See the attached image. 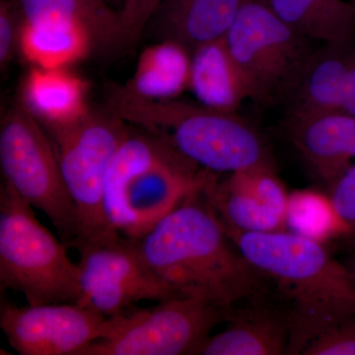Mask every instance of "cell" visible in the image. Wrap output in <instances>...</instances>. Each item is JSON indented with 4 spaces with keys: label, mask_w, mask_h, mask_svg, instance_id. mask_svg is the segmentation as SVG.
Returning <instances> with one entry per match:
<instances>
[{
    "label": "cell",
    "mask_w": 355,
    "mask_h": 355,
    "mask_svg": "<svg viewBox=\"0 0 355 355\" xmlns=\"http://www.w3.org/2000/svg\"><path fill=\"white\" fill-rule=\"evenodd\" d=\"M0 165L4 183L48 217L69 248L79 234L76 207L64 183L55 146L36 116L14 109L0 128Z\"/></svg>",
    "instance_id": "cell-7"
},
{
    "label": "cell",
    "mask_w": 355,
    "mask_h": 355,
    "mask_svg": "<svg viewBox=\"0 0 355 355\" xmlns=\"http://www.w3.org/2000/svg\"><path fill=\"white\" fill-rule=\"evenodd\" d=\"M14 40L13 18L7 6L0 10V62L6 64L10 58Z\"/></svg>",
    "instance_id": "cell-28"
},
{
    "label": "cell",
    "mask_w": 355,
    "mask_h": 355,
    "mask_svg": "<svg viewBox=\"0 0 355 355\" xmlns=\"http://www.w3.org/2000/svg\"><path fill=\"white\" fill-rule=\"evenodd\" d=\"M189 89L198 103L220 111L236 112L249 99L246 83L224 38L193 51Z\"/></svg>",
    "instance_id": "cell-18"
},
{
    "label": "cell",
    "mask_w": 355,
    "mask_h": 355,
    "mask_svg": "<svg viewBox=\"0 0 355 355\" xmlns=\"http://www.w3.org/2000/svg\"><path fill=\"white\" fill-rule=\"evenodd\" d=\"M287 26L322 44L355 41V6L345 0H265Z\"/></svg>",
    "instance_id": "cell-20"
},
{
    "label": "cell",
    "mask_w": 355,
    "mask_h": 355,
    "mask_svg": "<svg viewBox=\"0 0 355 355\" xmlns=\"http://www.w3.org/2000/svg\"><path fill=\"white\" fill-rule=\"evenodd\" d=\"M289 139L324 184L335 183L354 160L355 118L343 111L286 116Z\"/></svg>",
    "instance_id": "cell-14"
},
{
    "label": "cell",
    "mask_w": 355,
    "mask_h": 355,
    "mask_svg": "<svg viewBox=\"0 0 355 355\" xmlns=\"http://www.w3.org/2000/svg\"><path fill=\"white\" fill-rule=\"evenodd\" d=\"M231 309L202 297L178 296L116 316L111 335L78 355H183L198 349Z\"/></svg>",
    "instance_id": "cell-9"
},
{
    "label": "cell",
    "mask_w": 355,
    "mask_h": 355,
    "mask_svg": "<svg viewBox=\"0 0 355 355\" xmlns=\"http://www.w3.org/2000/svg\"><path fill=\"white\" fill-rule=\"evenodd\" d=\"M224 227L240 232H272L286 227L289 193L275 167L231 173L225 181L214 177L203 190Z\"/></svg>",
    "instance_id": "cell-12"
},
{
    "label": "cell",
    "mask_w": 355,
    "mask_h": 355,
    "mask_svg": "<svg viewBox=\"0 0 355 355\" xmlns=\"http://www.w3.org/2000/svg\"><path fill=\"white\" fill-rule=\"evenodd\" d=\"M46 128L78 218L79 234L72 248L119 234L109 227L104 196L112 159L128 132L123 119L89 111L69 125Z\"/></svg>",
    "instance_id": "cell-8"
},
{
    "label": "cell",
    "mask_w": 355,
    "mask_h": 355,
    "mask_svg": "<svg viewBox=\"0 0 355 355\" xmlns=\"http://www.w3.org/2000/svg\"><path fill=\"white\" fill-rule=\"evenodd\" d=\"M87 84L67 69L34 67L23 84L26 106L46 127L69 125L89 113Z\"/></svg>",
    "instance_id": "cell-17"
},
{
    "label": "cell",
    "mask_w": 355,
    "mask_h": 355,
    "mask_svg": "<svg viewBox=\"0 0 355 355\" xmlns=\"http://www.w3.org/2000/svg\"><path fill=\"white\" fill-rule=\"evenodd\" d=\"M225 230L243 256L275 286L288 318V354H301L317 336L355 315L354 275L322 243L291 231Z\"/></svg>",
    "instance_id": "cell-2"
},
{
    "label": "cell",
    "mask_w": 355,
    "mask_h": 355,
    "mask_svg": "<svg viewBox=\"0 0 355 355\" xmlns=\"http://www.w3.org/2000/svg\"><path fill=\"white\" fill-rule=\"evenodd\" d=\"M257 296L231 308L225 330L210 336L200 355L288 354L291 329L286 310Z\"/></svg>",
    "instance_id": "cell-13"
},
{
    "label": "cell",
    "mask_w": 355,
    "mask_h": 355,
    "mask_svg": "<svg viewBox=\"0 0 355 355\" xmlns=\"http://www.w3.org/2000/svg\"><path fill=\"white\" fill-rule=\"evenodd\" d=\"M24 22H74L86 23L99 40L97 23L83 0H20Z\"/></svg>",
    "instance_id": "cell-23"
},
{
    "label": "cell",
    "mask_w": 355,
    "mask_h": 355,
    "mask_svg": "<svg viewBox=\"0 0 355 355\" xmlns=\"http://www.w3.org/2000/svg\"><path fill=\"white\" fill-rule=\"evenodd\" d=\"M95 36L80 21L23 23L18 44L23 57L35 67L67 69L83 60L91 50Z\"/></svg>",
    "instance_id": "cell-19"
},
{
    "label": "cell",
    "mask_w": 355,
    "mask_h": 355,
    "mask_svg": "<svg viewBox=\"0 0 355 355\" xmlns=\"http://www.w3.org/2000/svg\"><path fill=\"white\" fill-rule=\"evenodd\" d=\"M302 355H355V315L340 320L312 340Z\"/></svg>",
    "instance_id": "cell-24"
},
{
    "label": "cell",
    "mask_w": 355,
    "mask_h": 355,
    "mask_svg": "<svg viewBox=\"0 0 355 355\" xmlns=\"http://www.w3.org/2000/svg\"><path fill=\"white\" fill-rule=\"evenodd\" d=\"M110 1L112 2V3H116V6H120L121 7V12H123V9L125 8V6H127V4H128V0H110ZM106 2H107V0H106ZM120 14V15H121Z\"/></svg>",
    "instance_id": "cell-31"
},
{
    "label": "cell",
    "mask_w": 355,
    "mask_h": 355,
    "mask_svg": "<svg viewBox=\"0 0 355 355\" xmlns=\"http://www.w3.org/2000/svg\"><path fill=\"white\" fill-rule=\"evenodd\" d=\"M286 226L291 232L320 243L345 233L329 195L315 191H296L289 195Z\"/></svg>",
    "instance_id": "cell-22"
},
{
    "label": "cell",
    "mask_w": 355,
    "mask_h": 355,
    "mask_svg": "<svg viewBox=\"0 0 355 355\" xmlns=\"http://www.w3.org/2000/svg\"><path fill=\"white\" fill-rule=\"evenodd\" d=\"M352 44H322L313 51L284 102L286 116L343 111Z\"/></svg>",
    "instance_id": "cell-15"
},
{
    "label": "cell",
    "mask_w": 355,
    "mask_h": 355,
    "mask_svg": "<svg viewBox=\"0 0 355 355\" xmlns=\"http://www.w3.org/2000/svg\"><path fill=\"white\" fill-rule=\"evenodd\" d=\"M334 209L343 226V237L355 245V164L330 187Z\"/></svg>",
    "instance_id": "cell-25"
},
{
    "label": "cell",
    "mask_w": 355,
    "mask_h": 355,
    "mask_svg": "<svg viewBox=\"0 0 355 355\" xmlns=\"http://www.w3.org/2000/svg\"><path fill=\"white\" fill-rule=\"evenodd\" d=\"M224 40L249 99L265 106L286 101L315 50L312 40L292 30L265 0H246Z\"/></svg>",
    "instance_id": "cell-6"
},
{
    "label": "cell",
    "mask_w": 355,
    "mask_h": 355,
    "mask_svg": "<svg viewBox=\"0 0 355 355\" xmlns=\"http://www.w3.org/2000/svg\"><path fill=\"white\" fill-rule=\"evenodd\" d=\"M89 12L94 18L99 29L100 39H113L121 37V22L118 16L107 7L106 0H83Z\"/></svg>",
    "instance_id": "cell-27"
},
{
    "label": "cell",
    "mask_w": 355,
    "mask_h": 355,
    "mask_svg": "<svg viewBox=\"0 0 355 355\" xmlns=\"http://www.w3.org/2000/svg\"><path fill=\"white\" fill-rule=\"evenodd\" d=\"M246 0H161L156 7L164 40L191 51L224 38Z\"/></svg>",
    "instance_id": "cell-16"
},
{
    "label": "cell",
    "mask_w": 355,
    "mask_h": 355,
    "mask_svg": "<svg viewBox=\"0 0 355 355\" xmlns=\"http://www.w3.org/2000/svg\"><path fill=\"white\" fill-rule=\"evenodd\" d=\"M9 184L0 187V291L18 292L28 305L77 303L80 272L58 240Z\"/></svg>",
    "instance_id": "cell-5"
},
{
    "label": "cell",
    "mask_w": 355,
    "mask_h": 355,
    "mask_svg": "<svg viewBox=\"0 0 355 355\" xmlns=\"http://www.w3.org/2000/svg\"><path fill=\"white\" fill-rule=\"evenodd\" d=\"M343 111L355 118V42L350 49L349 69L343 93Z\"/></svg>",
    "instance_id": "cell-29"
},
{
    "label": "cell",
    "mask_w": 355,
    "mask_h": 355,
    "mask_svg": "<svg viewBox=\"0 0 355 355\" xmlns=\"http://www.w3.org/2000/svg\"><path fill=\"white\" fill-rule=\"evenodd\" d=\"M116 317L77 303L18 306L1 296L0 328L22 355H78L111 335Z\"/></svg>",
    "instance_id": "cell-11"
},
{
    "label": "cell",
    "mask_w": 355,
    "mask_h": 355,
    "mask_svg": "<svg viewBox=\"0 0 355 355\" xmlns=\"http://www.w3.org/2000/svg\"><path fill=\"white\" fill-rule=\"evenodd\" d=\"M116 113L144 128L202 169L235 173L275 167L261 132L236 112L220 111L198 103L153 101L128 88L116 95Z\"/></svg>",
    "instance_id": "cell-4"
},
{
    "label": "cell",
    "mask_w": 355,
    "mask_h": 355,
    "mask_svg": "<svg viewBox=\"0 0 355 355\" xmlns=\"http://www.w3.org/2000/svg\"><path fill=\"white\" fill-rule=\"evenodd\" d=\"M216 176L155 135L128 130L105 183L109 227L125 237L139 238Z\"/></svg>",
    "instance_id": "cell-3"
},
{
    "label": "cell",
    "mask_w": 355,
    "mask_h": 355,
    "mask_svg": "<svg viewBox=\"0 0 355 355\" xmlns=\"http://www.w3.org/2000/svg\"><path fill=\"white\" fill-rule=\"evenodd\" d=\"M191 67L190 51L182 44L164 40L142 51L127 88L146 100L175 99L189 89Z\"/></svg>",
    "instance_id": "cell-21"
},
{
    "label": "cell",
    "mask_w": 355,
    "mask_h": 355,
    "mask_svg": "<svg viewBox=\"0 0 355 355\" xmlns=\"http://www.w3.org/2000/svg\"><path fill=\"white\" fill-rule=\"evenodd\" d=\"M161 0H128L120 15L121 37L137 36L144 23L154 13Z\"/></svg>",
    "instance_id": "cell-26"
},
{
    "label": "cell",
    "mask_w": 355,
    "mask_h": 355,
    "mask_svg": "<svg viewBox=\"0 0 355 355\" xmlns=\"http://www.w3.org/2000/svg\"><path fill=\"white\" fill-rule=\"evenodd\" d=\"M81 296L77 304L107 318L127 314L141 301L161 302L184 296L159 279L135 240L121 234L77 245Z\"/></svg>",
    "instance_id": "cell-10"
},
{
    "label": "cell",
    "mask_w": 355,
    "mask_h": 355,
    "mask_svg": "<svg viewBox=\"0 0 355 355\" xmlns=\"http://www.w3.org/2000/svg\"><path fill=\"white\" fill-rule=\"evenodd\" d=\"M203 190L133 239L142 258L182 295L207 299L228 309L268 294L270 282L235 246Z\"/></svg>",
    "instance_id": "cell-1"
},
{
    "label": "cell",
    "mask_w": 355,
    "mask_h": 355,
    "mask_svg": "<svg viewBox=\"0 0 355 355\" xmlns=\"http://www.w3.org/2000/svg\"><path fill=\"white\" fill-rule=\"evenodd\" d=\"M347 268H349L350 272H352V275H354V277L355 279V253L354 256H352V258L349 259V261H347Z\"/></svg>",
    "instance_id": "cell-30"
}]
</instances>
